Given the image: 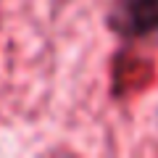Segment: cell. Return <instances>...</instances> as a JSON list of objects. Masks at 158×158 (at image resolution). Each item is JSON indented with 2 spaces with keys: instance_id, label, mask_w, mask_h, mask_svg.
I'll return each instance as SVG.
<instances>
[{
  "instance_id": "1",
  "label": "cell",
  "mask_w": 158,
  "mask_h": 158,
  "mask_svg": "<svg viewBox=\"0 0 158 158\" xmlns=\"http://www.w3.org/2000/svg\"><path fill=\"white\" fill-rule=\"evenodd\" d=\"M108 27L124 40L158 34V0H113Z\"/></svg>"
}]
</instances>
